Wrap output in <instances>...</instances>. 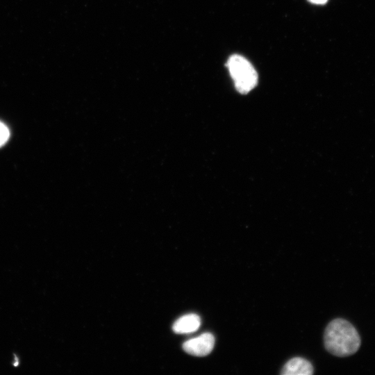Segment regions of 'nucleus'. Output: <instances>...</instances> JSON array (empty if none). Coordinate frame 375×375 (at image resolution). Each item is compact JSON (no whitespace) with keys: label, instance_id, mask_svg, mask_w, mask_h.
Masks as SVG:
<instances>
[{"label":"nucleus","instance_id":"obj_3","mask_svg":"<svg viewBox=\"0 0 375 375\" xmlns=\"http://www.w3.org/2000/svg\"><path fill=\"white\" fill-rule=\"evenodd\" d=\"M215 338L210 333H204L199 336L188 340L183 344V350L194 356H206L213 349Z\"/></svg>","mask_w":375,"mask_h":375},{"label":"nucleus","instance_id":"obj_5","mask_svg":"<svg viewBox=\"0 0 375 375\" xmlns=\"http://www.w3.org/2000/svg\"><path fill=\"white\" fill-rule=\"evenodd\" d=\"M201 319L196 314H188L178 319L173 325V331L178 334L193 333L199 329Z\"/></svg>","mask_w":375,"mask_h":375},{"label":"nucleus","instance_id":"obj_4","mask_svg":"<svg viewBox=\"0 0 375 375\" xmlns=\"http://www.w3.org/2000/svg\"><path fill=\"white\" fill-rule=\"evenodd\" d=\"M312 373L313 367L311 363L300 357L289 360L281 372L283 375H310Z\"/></svg>","mask_w":375,"mask_h":375},{"label":"nucleus","instance_id":"obj_6","mask_svg":"<svg viewBox=\"0 0 375 375\" xmlns=\"http://www.w3.org/2000/svg\"><path fill=\"white\" fill-rule=\"evenodd\" d=\"M10 137V132L8 127L0 122V147L8 141Z\"/></svg>","mask_w":375,"mask_h":375},{"label":"nucleus","instance_id":"obj_2","mask_svg":"<svg viewBox=\"0 0 375 375\" xmlns=\"http://www.w3.org/2000/svg\"><path fill=\"white\" fill-rule=\"evenodd\" d=\"M226 66L238 92L247 94L256 86L257 72L247 58L233 54L228 59Z\"/></svg>","mask_w":375,"mask_h":375},{"label":"nucleus","instance_id":"obj_1","mask_svg":"<svg viewBox=\"0 0 375 375\" xmlns=\"http://www.w3.org/2000/svg\"><path fill=\"white\" fill-rule=\"evenodd\" d=\"M324 341L326 349L338 357L353 355L360 346V338L356 328L341 318L335 319L328 324Z\"/></svg>","mask_w":375,"mask_h":375},{"label":"nucleus","instance_id":"obj_7","mask_svg":"<svg viewBox=\"0 0 375 375\" xmlns=\"http://www.w3.org/2000/svg\"><path fill=\"white\" fill-rule=\"evenodd\" d=\"M310 2L315 4H324L327 0H308Z\"/></svg>","mask_w":375,"mask_h":375}]
</instances>
